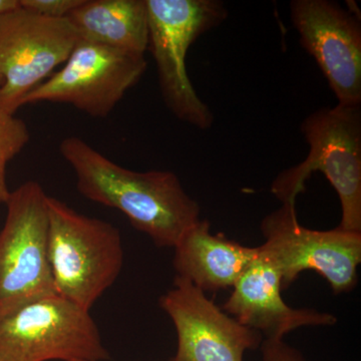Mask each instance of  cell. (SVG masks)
<instances>
[{"label": "cell", "instance_id": "1", "mask_svg": "<svg viewBox=\"0 0 361 361\" xmlns=\"http://www.w3.org/2000/svg\"><path fill=\"white\" fill-rule=\"evenodd\" d=\"M59 152L73 168L85 198L118 209L157 247L174 248L201 220L200 207L173 172L129 170L78 137L63 140Z\"/></svg>", "mask_w": 361, "mask_h": 361}, {"label": "cell", "instance_id": "2", "mask_svg": "<svg viewBox=\"0 0 361 361\" xmlns=\"http://www.w3.org/2000/svg\"><path fill=\"white\" fill-rule=\"evenodd\" d=\"M301 132L310 153L300 164L280 173L271 193L282 204L295 205L306 180L322 172L338 195L341 221L338 227L361 233V108H322L308 116Z\"/></svg>", "mask_w": 361, "mask_h": 361}, {"label": "cell", "instance_id": "3", "mask_svg": "<svg viewBox=\"0 0 361 361\" xmlns=\"http://www.w3.org/2000/svg\"><path fill=\"white\" fill-rule=\"evenodd\" d=\"M49 256L59 295L85 310L113 286L122 272L123 247L118 228L87 217L47 196Z\"/></svg>", "mask_w": 361, "mask_h": 361}, {"label": "cell", "instance_id": "4", "mask_svg": "<svg viewBox=\"0 0 361 361\" xmlns=\"http://www.w3.org/2000/svg\"><path fill=\"white\" fill-rule=\"evenodd\" d=\"M149 47L155 59L161 96L169 110L200 130L212 127L214 116L188 75L190 47L227 18L220 0H146Z\"/></svg>", "mask_w": 361, "mask_h": 361}, {"label": "cell", "instance_id": "5", "mask_svg": "<svg viewBox=\"0 0 361 361\" xmlns=\"http://www.w3.org/2000/svg\"><path fill=\"white\" fill-rule=\"evenodd\" d=\"M47 195L37 180L11 192L0 231V318L59 294L49 256Z\"/></svg>", "mask_w": 361, "mask_h": 361}, {"label": "cell", "instance_id": "6", "mask_svg": "<svg viewBox=\"0 0 361 361\" xmlns=\"http://www.w3.org/2000/svg\"><path fill=\"white\" fill-rule=\"evenodd\" d=\"M108 350L90 310L59 294L0 318V361H104Z\"/></svg>", "mask_w": 361, "mask_h": 361}, {"label": "cell", "instance_id": "7", "mask_svg": "<svg viewBox=\"0 0 361 361\" xmlns=\"http://www.w3.org/2000/svg\"><path fill=\"white\" fill-rule=\"evenodd\" d=\"M265 242L259 251L274 266L281 278L282 291L304 271H315L334 294L348 293L358 281L361 262V233L337 227L318 231L297 220L295 205L282 204L261 222Z\"/></svg>", "mask_w": 361, "mask_h": 361}, {"label": "cell", "instance_id": "8", "mask_svg": "<svg viewBox=\"0 0 361 361\" xmlns=\"http://www.w3.org/2000/svg\"><path fill=\"white\" fill-rule=\"evenodd\" d=\"M80 42L68 18H45L21 6L0 14V111L14 115Z\"/></svg>", "mask_w": 361, "mask_h": 361}, {"label": "cell", "instance_id": "9", "mask_svg": "<svg viewBox=\"0 0 361 361\" xmlns=\"http://www.w3.org/2000/svg\"><path fill=\"white\" fill-rule=\"evenodd\" d=\"M145 56L80 42L65 66L23 99L28 104H71L92 118H106L147 70Z\"/></svg>", "mask_w": 361, "mask_h": 361}, {"label": "cell", "instance_id": "10", "mask_svg": "<svg viewBox=\"0 0 361 361\" xmlns=\"http://www.w3.org/2000/svg\"><path fill=\"white\" fill-rule=\"evenodd\" d=\"M292 23L315 59L337 104H361V23L357 14L329 0H293Z\"/></svg>", "mask_w": 361, "mask_h": 361}, {"label": "cell", "instance_id": "11", "mask_svg": "<svg viewBox=\"0 0 361 361\" xmlns=\"http://www.w3.org/2000/svg\"><path fill=\"white\" fill-rule=\"evenodd\" d=\"M159 304L177 332V351L169 361H243L247 350H255L264 341L184 278L175 277Z\"/></svg>", "mask_w": 361, "mask_h": 361}, {"label": "cell", "instance_id": "12", "mask_svg": "<svg viewBox=\"0 0 361 361\" xmlns=\"http://www.w3.org/2000/svg\"><path fill=\"white\" fill-rule=\"evenodd\" d=\"M281 278L258 249V256L233 287L222 310L264 339L283 341L305 326H334L336 316L308 308H292L281 296Z\"/></svg>", "mask_w": 361, "mask_h": 361}, {"label": "cell", "instance_id": "13", "mask_svg": "<svg viewBox=\"0 0 361 361\" xmlns=\"http://www.w3.org/2000/svg\"><path fill=\"white\" fill-rule=\"evenodd\" d=\"M174 249L176 276L204 292L233 288L258 256V247L241 245L223 235L211 234L207 220L190 228Z\"/></svg>", "mask_w": 361, "mask_h": 361}, {"label": "cell", "instance_id": "14", "mask_svg": "<svg viewBox=\"0 0 361 361\" xmlns=\"http://www.w3.org/2000/svg\"><path fill=\"white\" fill-rule=\"evenodd\" d=\"M66 18L82 42L141 56L148 49L146 0H84Z\"/></svg>", "mask_w": 361, "mask_h": 361}, {"label": "cell", "instance_id": "15", "mask_svg": "<svg viewBox=\"0 0 361 361\" xmlns=\"http://www.w3.org/2000/svg\"><path fill=\"white\" fill-rule=\"evenodd\" d=\"M30 139L27 125L14 115L0 111V204H6L11 192L6 184V167Z\"/></svg>", "mask_w": 361, "mask_h": 361}, {"label": "cell", "instance_id": "16", "mask_svg": "<svg viewBox=\"0 0 361 361\" xmlns=\"http://www.w3.org/2000/svg\"><path fill=\"white\" fill-rule=\"evenodd\" d=\"M84 0H20L26 11L49 18H66Z\"/></svg>", "mask_w": 361, "mask_h": 361}, {"label": "cell", "instance_id": "17", "mask_svg": "<svg viewBox=\"0 0 361 361\" xmlns=\"http://www.w3.org/2000/svg\"><path fill=\"white\" fill-rule=\"evenodd\" d=\"M260 348L262 361H306L300 351L283 341L264 339Z\"/></svg>", "mask_w": 361, "mask_h": 361}, {"label": "cell", "instance_id": "18", "mask_svg": "<svg viewBox=\"0 0 361 361\" xmlns=\"http://www.w3.org/2000/svg\"><path fill=\"white\" fill-rule=\"evenodd\" d=\"M20 6V0H0V14L13 11Z\"/></svg>", "mask_w": 361, "mask_h": 361}, {"label": "cell", "instance_id": "19", "mask_svg": "<svg viewBox=\"0 0 361 361\" xmlns=\"http://www.w3.org/2000/svg\"><path fill=\"white\" fill-rule=\"evenodd\" d=\"M75 361H85V360H75Z\"/></svg>", "mask_w": 361, "mask_h": 361}]
</instances>
